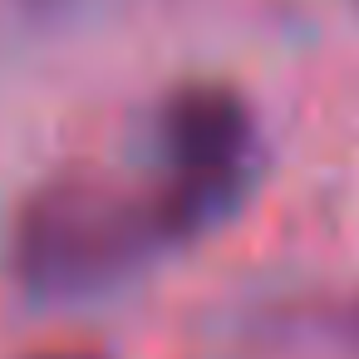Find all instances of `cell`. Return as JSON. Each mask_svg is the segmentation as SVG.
I'll return each instance as SVG.
<instances>
[{
    "mask_svg": "<svg viewBox=\"0 0 359 359\" xmlns=\"http://www.w3.org/2000/svg\"><path fill=\"white\" fill-rule=\"evenodd\" d=\"M153 236H163L153 207L99 177H60L25 197L11 226V271L35 300H89L133 276Z\"/></svg>",
    "mask_w": 359,
    "mask_h": 359,
    "instance_id": "cell-1",
    "label": "cell"
},
{
    "mask_svg": "<svg viewBox=\"0 0 359 359\" xmlns=\"http://www.w3.org/2000/svg\"><path fill=\"white\" fill-rule=\"evenodd\" d=\"M158 143L172 163V182L217 187L241 197L246 163H251V109L226 84H182L158 114Z\"/></svg>",
    "mask_w": 359,
    "mask_h": 359,
    "instance_id": "cell-2",
    "label": "cell"
},
{
    "mask_svg": "<svg viewBox=\"0 0 359 359\" xmlns=\"http://www.w3.org/2000/svg\"><path fill=\"white\" fill-rule=\"evenodd\" d=\"M30 359H99L89 349H45V354H30Z\"/></svg>",
    "mask_w": 359,
    "mask_h": 359,
    "instance_id": "cell-3",
    "label": "cell"
},
{
    "mask_svg": "<svg viewBox=\"0 0 359 359\" xmlns=\"http://www.w3.org/2000/svg\"><path fill=\"white\" fill-rule=\"evenodd\" d=\"M349 334H354V344H359V305L349 310Z\"/></svg>",
    "mask_w": 359,
    "mask_h": 359,
    "instance_id": "cell-4",
    "label": "cell"
}]
</instances>
